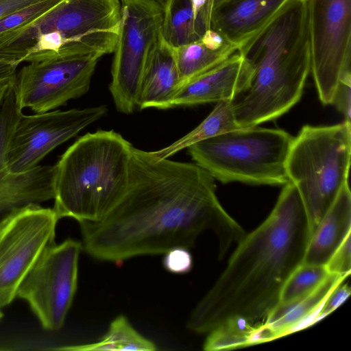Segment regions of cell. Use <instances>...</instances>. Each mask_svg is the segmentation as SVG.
<instances>
[{
	"mask_svg": "<svg viewBox=\"0 0 351 351\" xmlns=\"http://www.w3.org/2000/svg\"><path fill=\"white\" fill-rule=\"evenodd\" d=\"M295 1L228 0L212 12L210 29L235 45L239 51Z\"/></svg>",
	"mask_w": 351,
	"mask_h": 351,
	"instance_id": "9a60e30c",
	"label": "cell"
},
{
	"mask_svg": "<svg viewBox=\"0 0 351 351\" xmlns=\"http://www.w3.org/2000/svg\"><path fill=\"white\" fill-rule=\"evenodd\" d=\"M189 250L178 247L165 253L162 261L165 268L173 274H182L189 272L193 266V258Z\"/></svg>",
	"mask_w": 351,
	"mask_h": 351,
	"instance_id": "f1b7e54d",
	"label": "cell"
},
{
	"mask_svg": "<svg viewBox=\"0 0 351 351\" xmlns=\"http://www.w3.org/2000/svg\"><path fill=\"white\" fill-rule=\"evenodd\" d=\"M344 117V121L351 123V76L342 78L335 90L332 103Z\"/></svg>",
	"mask_w": 351,
	"mask_h": 351,
	"instance_id": "f546056e",
	"label": "cell"
},
{
	"mask_svg": "<svg viewBox=\"0 0 351 351\" xmlns=\"http://www.w3.org/2000/svg\"><path fill=\"white\" fill-rule=\"evenodd\" d=\"M343 281L338 284L329 293L322 306L316 322L333 312L349 297L351 293L350 287L348 283L343 284Z\"/></svg>",
	"mask_w": 351,
	"mask_h": 351,
	"instance_id": "4dcf8cb0",
	"label": "cell"
},
{
	"mask_svg": "<svg viewBox=\"0 0 351 351\" xmlns=\"http://www.w3.org/2000/svg\"><path fill=\"white\" fill-rule=\"evenodd\" d=\"M228 0H206L202 11V19L207 28L210 29V21L212 12Z\"/></svg>",
	"mask_w": 351,
	"mask_h": 351,
	"instance_id": "836d02e7",
	"label": "cell"
},
{
	"mask_svg": "<svg viewBox=\"0 0 351 351\" xmlns=\"http://www.w3.org/2000/svg\"><path fill=\"white\" fill-rule=\"evenodd\" d=\"M283 186L268 217L237 243L225 269L196 304L186 323L191 331L206 334L237 317L253 324L278 304L312 234L297 188L289 181Z\"/></svg>",
	"mask_w": 351,
	"mask_h": 351,
	"instance_id": "7a4b0ae2",
	"label": "cell"
},
{
	"mask_svg": "<svg viewBox=\"0 0 351 351\" xmlns=\"http://www.w3.org/2000/svg\"><path fill=\"white\" fill-rule=\"evenodd\" d=\"M253 73L251 64L238 51L181 87L173 97L171 106L232 101L249 88Z\"/></svg>",
	"mask_w": 351,
	"mask_h": 351,
	"instance_id": "5bb4252c",
	"label": "cell"
},
{
	"mask_svg": "<svg viewBox=\"0 0 351 351\" xmlns=\"http://www.w3.org/2000/svg\"><path fill=\"white\" fill-rule=\"evenodd\" d=\"M293 136L276 128H243L187 147L192 159L223 183L284 185Z\"/></svg>",
	"mask_w": 351,
	"mask_h": 351,
	"instance_id": "52a82bcc",
	"label": "cell"
},
{
	"mask_svg": "<svg viewBox=\"0 0 351 351\" xmlns=\"http://www.w3.org/2000/svg\"><path fill=\"white\" fill-rule=\"evenodd\" d=\"M14 84L15 81L0 106V180L10 171L7 167L10 144L16 125L23 115Z\"/></svg>",
	"mask_w": 351,
	"mask_h": 351,
	"instance_id": "d4e9b609",
	"label": "cell"
},
{
	"mask_svg": "<svg viewBox=\"0 0 351 351\" xmlns=\"http://www.w3.org/2000/svg\"><path fill=\"white\" fill-rule=\"evenodd\" d=\"M215 180L196 163L159 158L132 146L123 196L99 221L78 222L83 250L95 259L119 263L189 249L211 230L222 258L247 232L220 204Z\"/></svg>",
	"mask_w": 351,
	"mask_h": 351,
	"instance_id": "6da1fadb",
	"label": "cell"
},
{
	"mask_svg": "<svg viewBox=\"0 0 351 351\" xmlns=\"http://www.w3.org/2000/svg\"><path fill=\"white\" fill-rule=\"evenodd\" d=\"M350 156V122L304 125L293 137L286 171L302 199L312 232L348 182Z\"/></svg>",
	"mask_w": 351,
	"mask_h": 351,
	"instance_id": "8992f818",
	"label": "cell"
},
{
	"mask_svg": "<svg viewBox=\"0 0 351 351\" xmlns=\"http://www.w3.org/2000/svg\"><path fill=\"white\" fill-rule=\"evenodd\" d=\"M239 51L254 70L249 88L232 101L239 127L257 126L289 111L311 72L306 1H295Z\"/></svg>",
	"mask_w": 351,
	"mask_h": 351,
	"instance_id": "3957f363",
	"label": "cell"
},
{
	"mask_svg": "<svg viewBox=\"0 0 351 351\" xmlns=\"http://www.w3.org/2000/svg\"><path fill=\"white\" fill-rule=\"evenodd\" d=\"M3 316V312H2V308H0V320L1 319Z\"/></svg>",
	"mask_w": 351,
	"mask_h": 351,
	"instance_id": "74e56055",
	"label": "cell"
},
{
	"mask_svg": "<svg viewBox=\"0 0 351 351\" xmlns=\"http://www.w3.org/2000/svg\"><path fill=\"white\" fill-rule=\"evenodd\" d=\"M180 89L173 49L161 38L151 50L143 72L137 108L169 109Z\"/></svg>",
	"mask_w": 351,
	"mask_h": 351,
	"instance_id": "2e32d148",
	"label": "cell"
},
{
	"mask_svg": "<svg viewBox=\"0 0 351 351\" xmlns=\"http://www.w3.org/2000/svg\"><path fill=\"white\" fill-rule=\"evenodd\" d=\"M346 278L330 274L311 292L289 302L279 303L265 317L264 324L271 329L275 339L315 324L329 293Z\"/></svg>",
	"mask_w": 351,
	"mask_h": 351,
	"instance_id": "d6986e66",
	"label": "cell"
},
{
	"mask_svg": "<svg viewBox=\"0 0 351 351\" xmlns=\"http://www.w3.org/2000/svg\"><path fill=\"white\" fill-rule=\"evenodd\" d=\"M255 326L243 318L229 319L207 333L204 350L217 351L252 346Z\"/></svg>",
	"mask_w": 351,
	"mask_h": 351,
	"instance_id": "cb8c5ba5",
	"label": "cell"
},
{
	"mask_svg": "<svg viewBox=\"0 0 351 351\" xmlns=\"http://www.w3.org/2000/svg\"><path fill=\"white\" fill-rule=\"evenodd\" d=\"M161 36L171 47L175 48L199 40L191 0H165Z\"/></svg>",
	"mask_w": 351,
	"mask_h": 351,
	"instance_id": "603a6c76",
	"label": "cell"
},
{
	"mask_svg": "<svg viewBox=\"0 0 351 351\" xmlns=\"http://www.w3.org/2000/svg\"><path fill=\"white\" fill-rule=\"evenodd\" d=\"M172 49L179 75L180 88L238 51L237 47L231 43L213 50L199 40Z\"/></svg>",
	"mask_w": 351,
	"mask_h": 351,
	"instance_id": "ffe728a7",
	"label": "cell"
},
{
	"mask_svg": "<svg viewBox=\"0 0 351 351\" xmlns=\"http://www.w3.org/2000/svg\"><path fill=\"white\" fill-rule=\"evenodd\" d=\"M239 128L232 101H220L217 103L210 114L189 133L171 145L152 152L159 158H169L195 143Z\"/></svg>",
	"mask_w": 351,
	"mask_h": 351,
	"instance_id": "44dd1931",
	"label": "cell"
},
{
	"mask_svg": "<svg viewBox=\"0 0 351 351\" xmlns=\"http://www.w3.org/2000/svg\"><path fill=\"white\" fill-rule=\"evenodd\" d=\"M71 351H154L156 344L145 338L131 325L124 315H119L110 324L105 335L99 341L83 345L58 348Z\"/></svg>",
	"mask_w": 351,
	"mask_h": 351,
	"instance_id": "7402d4cb",
	"label": "cell"
},
{
	"mask_svg": "<svg viewBox=\"0 0 351 351\" xmlns=\"http://www.w3.org/2000/svg\"><path fill=\"white\" fill-rule=\"evenodd\" d=\"M82 242L67 239L48 245L28 271L16 297L25 300L43 328L58 330L64 323L77 287Z\"/></svg>",
	"mask_w": 351,
	"mask_h": 351,
	"instance_id": "9c48e42d",
	"label": "cell"
},
{
	"mask_svg": "<svg viewBox=\"0 0 351 351\" xmlns=\"http://www.w3.org/2000/svg\"><path fill=\"white\" fill-rule=\"evenodd\" d=\"M350 237L349 234L325 265L329 274L348 277L351 271Z\"/></svg>",
	"mask_w": 351,
	"mask_h": 351,
	"instance_id": "83f0119b",
	"label": "cell"
},
{
	"mask_svg": "<svg viewBox=\"0 0 351 351\" xmlns=\"http://www.w3.org/2000/svg\"><path fill=\"white\" fill-rule=\"evenodd\" d=\"M121 23L114 50L109 90L116 109L130 114L137 108L147 57L161 38L163 7L156 0H120Z\"/></svg>",
	"mask_w": 351,
	"mask_h": 351,
	"instance_id": "ba28073f",
	"label": "cell"
},
{
	"mask_svg": "<svg viewBox=\"0 0 351 351\" xmlns=\"http://www.w3.org/2000/svg\"><path fill=\"white\" fill-rule=\"evenodd\" d=\"M121 17L120 0H62L31 23L0 35V60L19 65L113 53Z\"/></svg>",
	"mask_w": 351,
	"mask_h": 351,
	"instance_id": "5b68a950",
	"label": "cell"
},
{
	"mask_svg": "<svg viewBox=\"0 0 351 351\" xmlns=\"http://www.w3.org/2000/svg\"><path fill=\"white\" fill-rule=\"evenodd\" d=\"M107 111L105 106H98L23 114L10 144L8 170L21 173L36 167L53 149L102 118Z\"/></svg>",
	"mask_w": 351,
	"mask_h": 351,
	"instance_id": "4fadbf2b",
	"label": "cell"
},
{
	"mask_svg": "<svg viewBox=\"0 0 351 351\" xmlns=\"http://www.w3.org/2000/svg\"><path fill=\"white\" fill-rule=\"evenodd\" d=\"M19 65L0 60V80L15 76Z\"/></svg>",
	"mask_w": 351,
	"mask_h": 351,
	"instance_id": "e575fe53",
	"label": "cell"
},
{
	"mask_svg": "<svg viewBox=\"0 0 351 351\" xmlns=\"http://www.w3.org/2000/svg\"><path fill=\"white\" fill-rule=\"evenodd\" d=\"M55 173V165H38L21 173L9 171L0 180V219L28 204L53 199Z\"/></svg>",
	"mask_w": 351,
	"mask_h": 351,
	"instance_id": "ac0fdd59",
	"label": "cell"
},
{
	"mask_svg": "<svg viewBox=\"0 0 351 351\" xmlns=\"http://www.w3.org/2000/svg\"><path fill=\"white\" fill-rule=\"evenodd\" d=\"M62 0H38L0 19V35L23 27L47 12Z\"/></svg>",
	"mask_w": 351,
	"mask_h": 351,
	"instance_id": "4316f807",
	"label": "cell"
},
{
	"mask_svg": "<svg viewBox=\"0 0 351 351\" xmlns=\"http://www.w3.org/2000/svg\"><path fill=\"white\" fill-rule=\"evenodd\" d=\"M156 1H158L162 5H163V4L165 2V0H156Z\"/></svg>",
	"mask_w": 351,
	"mask_h": 351,
	"instance_id": "8d00e7d4",
	"label": "cell"
},
{
	"mask_svg": "<svg viewBox=\"0 0 351 351\" xmlns=\"http://www.w3.org/2000/svg\"><path fill=\"white\" fill-rule=\"evenodd\" d=\"M329 274L326 265H300L286 281L282 289L279 303L289 302L311 292Z\"/></svg>",
	"mask_w": 351,
	"mask_h": 351,
	"instance_id": "484cf974",
	"label": "cell"
},
{
	"mask_svg": "<svg viewBox=\"0 0 351 351\" xmlns=\"http://www.w3.org/2000/svg\"><path fill=\"white\" fill-rule=\"evenodd\" d=\"M311 72L321 102L331 104L339 81L351 76V0H306Z\"/></svg>",
	"mask_w": 351,
	"mask_h": 351,
	"instance_id": "30bf717a",
	"label": "cell"
},
{
	"mask_svg": "<svg viewBox=\"0 0 351 351\" xmlns=\"http://www.w3.org/2000/svg\"><path fill=\"white\" fill-rule=\"evenodd\" d=\"M351 233V193L348 182L312 232L302 264L325 265Z\"/></svg>",
	"mask_w": 351,
	"mask_h": 351,
	"instance_id": "e0dca14e",
	"label": "cell"
},
{
	"mask_svg": "<svg viewBox=\"0 0 351 351\" xmlns=\"http://www.w3.org/2000/svg\"><path fill=\"white\" fill-rule=\"evenodd\" d=\"M59 219L53 208L31 204L0 219V308L17 289L43 250L55 242Z\"/></svg>",
	"mask_w": 351,
	"mask_h": 351,
	"instance_id": "8fae6325",
	"label": "cell"
},
{
	"mask_svg": "<svg viewBox=\"0 0 351 351\" xmlns=\"http://www.w3.org/2000/svg\"><path fill=\"white\" fill-rule=\"evenodd\" d=\"M38 0H0V19Z\"/></svg>",
	"mask_w": 351,
	"mask_h": 351,
	"instance_id": "d6a6232c",
	"label": "cell"
},
{
	"mask_svg": "<svg viewBox=\"0 0 351 351\" xmlns=\"http://www.w3.org/2000/svg\"><path fill=\"white\" fill-rule=\"evenodd\" d=\"M99 54L57 56L29 62L16 73L15 90L21 108L35 113L56 110L86 94Z\"/></svg>",
	"mask_w": 351,
	"mask_h": 351,
	"instance_id": "7c38bea8",
	"label": "cell"
},
{
	"mask_svg": "<svg viewBox=\"0 0 351 351\" xmlns=\"http://www.w3.org/2000/svg\"><path fill=\"white\" fill-rule=\"evenodd\" d=\"M132 147L112 130L86 133L75 141L55 165L52 208L58 219H101L126 190Z\"/></svg>",
	"mask_w": 351,
	"mask_h": 351,
	"instance_id": "277c9868",
	"label": "cell"
},
{
	"mask_svg": "<svg viewBox=\"0 0 351 351\" xmlns=\"http://www.w3.org/2000/svg\"><path fill=\"white\" fill-rule=\"evenodd\" d=\"M16 75L0 80V106L10 86L14 82Z\"/></svg>",
	"mask_w": 351,
	"mask_h": 351,
	"instance_id": "d590c367",
	"label": "cell"
},
{
	"mask_svg": "<svg viewBox=\"0 0 351 351\" xmlns=\"http://www.w3.org/2000/svg\"><path fill=\"white\" fill-rule=\"evenodd\" d=\"M199 40L208 49L217 50L230 43L227 41L219 33L212 29H207ZM232 44V43H231Z\"/></svg>",
	"mask_w": 351,
	"mask_h": 351,
	"instance_id": "1f68e13d",
	"label": "cell"
}]
</instances>
